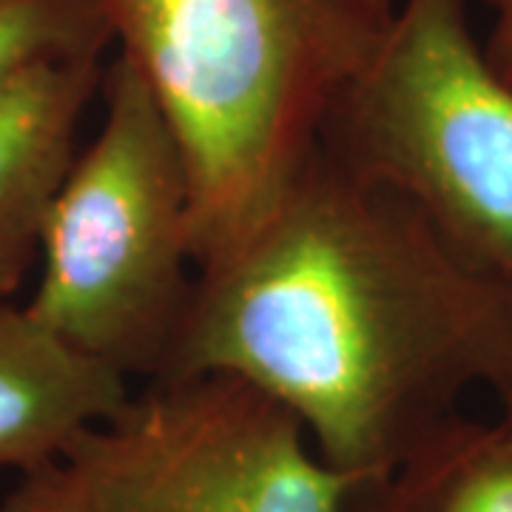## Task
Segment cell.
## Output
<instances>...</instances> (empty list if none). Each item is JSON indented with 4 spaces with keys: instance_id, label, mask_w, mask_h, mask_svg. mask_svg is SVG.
<instances>
[{
    "instance_id": "6da1fadb",
    "label": "cell",
    "mask_w": 512,
    "mask_h": 512,
    "mask_svg": "<svg viewBox=\"0 0 512 512\" xmlns=\"http://www.w3.org/2000/svg\"><path fill=\"white\" fill-rule=\"evenodd\" d=\"M225 373L282 404L333 470L399 464L458 402L512 390V293L390 188L322 148L202 265L160 379Z\"/></svg>"
},
{
    "instance_id": "7a4b0ae2",
    "label": "cell",
    "mask_w": 512,
    "mask_h": 512,
    "mask_svg": "<svg viewBox=\"0 0 512 512\" xmlns=\"http://www.w3.org/2000/svg\"><path fill=\"white\" fill-rule=\"evenodd\" d=\"M117 55L174 131L194 256L245 237L319 148L330 111L382 49L396 0H103Z\"/></svg>"
},
{
    "instance_id": "3957f363",
    "label": "cell",
    "mask_w": 512,
    "mask_h": 512,
    "mask_svg": "<svg viewBox=\"0 0 512 512\" xmlns=\"http://www.w3.org/2000/svg\"><path fill=\"white\" fill-rule=\"evenodd\" d=\"M103 117L57 188L29 313L128 382L160 379L197 288L194 194L180 143L126 57L103 72Z\"/></svg>"
},
{
    "instance_id": "277c9868",
    "label": "cell",
    "mask_w": 512,
    "mask_h": 512,
    "mask_svg": "<svg viewBox=\"0 0 512 512\" xmlns=\"http://www.w3.org/2000/svg\"><path fill=\"white\" fill-rule=\"evenodd\" d=\"M467 3H399L319 148L410 202L470 268L512 293V83L484 55Z\"/></svg>"
},
{
    "instance_id": "5b68a950",
    "label": "cell",
    "mask_w": 512,
    "mask_h": 512,
    "mask_svg": "<svg viewBox=\"0 0 512 512\" xmlns=\"http://www.w3.org/2000/svg\"><path fill=\"white\" fill-rule=\"evenodd\" d=\"M63 461L86 512H348L365 481L333 470L282 404L225 373L146 382Z\"/></svg>"
},
{
    "instance_id": "8992f818",
    "label": "cell",
    "mask_w": 512,
    "mask_h": 512,
    "mask_svg": "<svg viewBox=\"0 0 512 512\" xmlns=\"http://www.w3.org/2000/svg\"><path fill=\"white\" fill-rule=\"evenodd\" d=\"M100 57L40 63L0 86V299L37 265L43 225L103 86Z\"/></svg>"
},
{
    "instance_id": "52a82bcc",
    "label": "cell",
    "mask_w": 512,
    "mask_h": 512,
    "mask_svg": "<svg viewBox=\"0 0 512 512\" xmlns=\"http://www.w3.org/2000/svg\"><path fill=\"white\" fill-rule=\"evenodd\" d=\"M131 393L126 376L69 348L26 305L0 299V470L23 476L60 461Z\"/></svg>"
},
{
    "instance_id": "ba28073f",
    "label": "cell",
    "mask_w": 512,
    "mask_h": 512,
    "mask_svg": "<svg viewBox=\"0 0 512 512\" xmlns=\"http://www.w3.org/2000/svg\"><path fill=\"white\" fill-rule=\"evenodd\" d=\"M348 512H512V441L498 421L453 413L382 476L365 478Z\"/></svg>"
},
{
    "instance_id": "9c48e42d",
    "label": "cell",
    "mask_w": 512,
    "mask_h": 512,
    "mask_svg": "<svg viewBox=\"0 0 512 512\" xmlns=\"http://www.w3.org/2000/svg\"><path fill=\"white\" fill-rule=\"evenodd\" d=\"M114 46L103 0H0V86L20 72Z\"/></svg>"
},
{
    "instance_id": "30bf717a",
    "label": "cell",
    "mask_w": 512,
    "mask_h": 512,
    "mask_svg": "<svg viewBox=\"0 0 512 512\" xmlns=\"http://www.w3.org/2000/svg\"><path fill=\"white\" fill-rule=\"evenodd\" d=\"M0 512H86L66 461H52L23 473L15 490L0 501Z\"/></svg>"
},
{
    "instance_id": "8fae6325",
    "label": "cell",
    "mask_w": 512,
    "mask_h": 512,
    "mask_svg": "<svg viewBox=\"0 0 512 512\" xmlns=\"http://www.w3.org/2000/svg\"><path fill=\"white\" fill-rule=\"evenodd\" d=\"M490 12V32L484 46V55L493 63V69L507 83H512V0H478Z\"/></svg>"
},
{
    "instance_id": "7c38bea8",
    "label": "cell",
    "mask_w": 512,
    "mask_h": 512,
    "mask_svg": "<svg viewBox=\"0 0 512 512\" xmlns=\"http://www.w3.org/2000/svg\"><path fill=\"white\" fill-rule=\"evenodd\" d=\"M495 421H498V427H501L512 441V390L507 393V396H501V399H498V419Z\"/></svg>"
}]
</instances>
